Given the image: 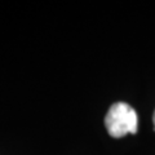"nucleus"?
I'll return each instance as SVG.
<instances>
[{
  "instance_id": "1",
  "label": "nucleus",
  "mask_w": 155,
  "mask_h": 155,
  "mask_svg": "<svg viewBox=\"0 0 155 155\" xmlns=\"http://www.w3.org/2000/svg\"><path fill=\"white\" fill-rule=\"evenodd\" d=\"M109 134L114 138H122L125 134L137 132V114L125 102H116L109 109L105 118Z\"/></svg>"
},
{
  "instance_id": "2",
  "label": "nucleus",
  "mask_w": 155,
  "mask_h": 155,
  "mask_svg": "<svg viewBox=\"0 0 155 155\" xmlns=\"http://www.w3.org/2000/svg\"><path fill=\"white\" fill-rule=\"evenodd\" d=\"M153 122H154V127H155V113H154V116H153Z\"/></svg>"
}]
</instances>
